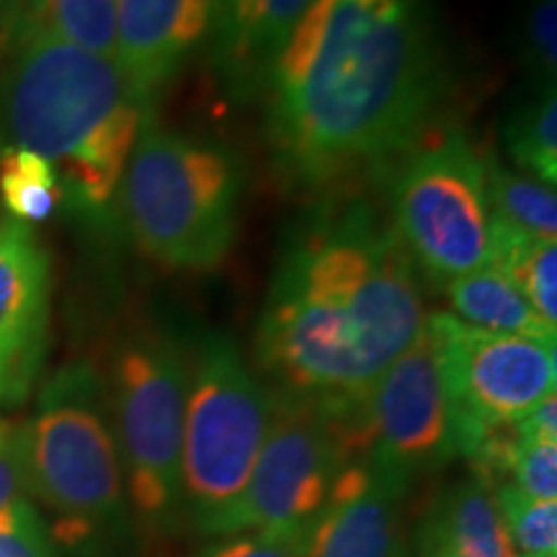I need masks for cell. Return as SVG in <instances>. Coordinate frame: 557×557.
Wrapping results in <instances>:
<instances>
[{
  "label": "cell",
  "mask_w": 557,
  "mask_h": 557,
  "mask_svg": "<svg viewBox=\"0 0 557 557\" xmlns=\"http://www.w3.org/2000/svg\"><path fill=\"white\" fill-rule=\"evenodd\" d=\"M267 83L278 165L315 189L413 150L444 94L418 0H312Z\"/></svg>",
  "instance_id": "6da1fadb"
},
{
  "label": "cell",
  "mask_w": 557,
  "mask_h": 557,
  "mask_svg": "<svg viewBox=\"0 0 557 557\" xmlns=\"http://www.w3.org/2000/svg\"><path fill=\"white\" fill-rule=\"evenodd\" d=\"M426 323L416 263L369 205L320 218L287 250L256 331L276 393L359 403Z\"/></svg>",
  "instance_id": "7a4b0ae2"
},
{
  "label": "cell",
  "mask_w": 557,
  "mask_h": 557,
  "mask_svg": "<svg viewBox=\"0 0 557 557\" xmlns=\"http://www.w3.org/2000/svg\"><path fill=\"white\" fill-rule=\"evenodd\" d=\"M148 120L150 101L114 60L41 26L13 45L0 88V135L5 148L50 160L62 197L83 212H99L114 199Z\"/></svg>",
  "instance_id": "3957f363"
},
{
  "label": "cell",
  "mask_w": 557,
  "mask_h": 557,
  "mask_svg": "<svg viewBox=\"0 0 557 557\" xmlns=\"http://www.w3.org/2000/svg\"><path fill=\"white\" fill-rule=\"evenodd\" d=\"M26 496L52 513V540L67 547L120 537L132 521L107 382L86 361L62 367L37 413L16 426Z\"/></svg>",
  "instance_id": "277c9868"
},
{
  "label": "cell",
  "mask_w": 557,
  "mask_h": 557,
  "mask_svg": "<svg viewBox=\"0 0 557 557\" xmlns=\"http://www.w3.org/2000/svg\"><path fill=\"white\" fill-rule=\"evenodd\" d=\"M122 199L148 259L173 271H212L238 233V160L148 120L124 171Z\"/></svg>",
  "instance_id": "5b68a950"
},
{
  "label": "cell",
  "mask_w": 557,
  "mask_h": 557,
  "mask_svg": "<svg viewBox=\"0 0 557 557\" xmlns=\"http://www.w3.org/2000/svg\"><path fill=\"white\" fill-rule=\"evenodd\" d=\"M271 418V389L233 341L201 336L186 354L181 511L212 537L246 487Z\"/></svg>",
  "instance_id": "8992f818"
},
{
  "label": "cell",
  "mask_w": 557,
  "mask_h": 557,
  "mask_svg": "<svg viewBox=\"0 0 557 557\" xmlns=\"http://www.w3.org/2000/svg\"><path fill=\"white\" fill-rule=\"evenodd\" d=\"M107 389L132 524L150 540L171 537L184 524L186 351L165 333H137L116 351Z\"/></svg>",
  "instance_id": "52a82bcc"
},
{
  "label": "cell",
  "mask_w": 557,
  "mask_h": 557,
  "mask_svg": "<svg viewBox=\"0 0 557 557\" xmlns=\"http://www.w3.org/2000/svg\"><path fill=\"white\" fill-rule=\"evenodd\" d=\"M348 459L338 418L315 400L271 389V418L243 493L212 537L308 540Z\"/></svg>",
  "instance_id": "ba28073f"
},
{
  "label": "cell",
  "mask_w": 557,
  "mask_h": 557,
  "mask_svg": "<svg viewBox=\"0 0 557 557\" xmlns=\"http://www.w3.org/2000/svg\"><path fill=\"white\" fill-rule=\"evenodd\" d=\"M393 220L410 261L438 282L491 263L485 158L468 137L442 135L403 163L393 186Z\"/></svg>",
  "instance_id": "9c48e42d"
},
{
  "label": "cell",
  "mask_w": 557,
  "mask_h": 557,
  "mask_svg": "<svg viewBox=\"0 0 557 557\" xmlns=\"http://www.w3.org/2000/svg\"><path fill=\"white\" fill-rule=\"evenodd\" d=\"M331 410L338 416L348 459H367L408 483L459 455L455 410L429 323L364 398Z\"/></svg>",
  "instance_id": "30bf717a"
},
{
  "label": "cell",
  "mask_w": 557,
  "mask_h": 557,
  "mask_svg": "<svg viewBox=\"0 0 557 557\" xmlns=\"http://www.w3.org/2000/svg\"><path fill=\"white\" fill-rule=\"evenodd\" d=\"M455 410L457 449L468 457L483 431L519 421L555 395V341L480 331L455 315L426 318Z\"/></svg>",
  "instance_id": "8fae6325"
},
{
  "label": "cell",
  "mask_w": 557,
  "mask_h": 557,
  "mask_svg": "<svg viewBox=\"0 0 557 557\" xmlns=\"http://www.w3.org/2000/svg\"><path fill=\"white\" fill-rule=\"evenodd\" d=\"M410 485L367 459L346 462L312 521L302 557H410Z\"/></svg>",
  "instance_id": "7c38bea8"
},
{
  "label": "cell",
  "mask_w": 557,
  "mask_h": 557,
  "mask_svg": "<svg viewBox=\"0 0 557 557\" xmlns=\"http://www.w3.org/2000/svg\"><path fill=\"white\" fill-rule=\"evenodd\" d=\"M50 261L32 230L0 225V403L29 395L47 351Z\"/></svg>",
  "instance_id": "4fadbf2b"
},
{
  "label": "cell",
  "mask_w": 557,
  "mask_h": 557,
  "mask_svg": "<svg viewBox=\"0 0 557 557\" xmlns=\"http://www.w3.org/2000/svg\"><path fill=\"white\" fill-rule=\"evenodd\" d=\"M214 0H120L114 62L143 99H152L205 39Z\"/></svg>",
  "instance_id": "5bb4252c"
},
{
  "label": "cell",
  "mask_w": 557,
  "mask_h": 557,
  "mask_svg": "<svg viewBox=\"0 0 557 557\" xmlns=\"http://www.w3.org/2000/svg\"><path fill=\"white\" fill-rule=\"evenodd\" d=\"M312 0H222L220 62L235 86L267 81Z\"/></svg>",
  "instance_id": "9a60e30c"
},
{
  "label": "cell",
  "mask_w": 557,
  "mask_h": 557,
  "mask_svg": "<svg viewBox=\"0 0 557 557\" xmlns=\"http://www.w3.org/2000/svg\"><path fill=\"white\" fill-rule=\"evenodd\" d=\"M447 297L455 318L472 329L542 341H555L557 336V329L534 312L524 292L496 267L451 278L447 282Z\"/></svg>",
  "instance_id": "2e32d148"
},
{
  "label": "cell",
  "mask_w": 557,
  "mask_h": 557,
  "mask_svg": "<svg viewBox=\"0 0 557 557\" xmlns=\"http://www.w3.org/2000/svg\"><path fill=\"white\" fill-rule=\"evenodd\" d=\"M423 521L472 557H517L498 517L493 491L478 478L459 480L442 491Z\"/></svg>",
  "instance_id": "e0dca14e"
},
{
  "label": "cell",
  "mask_w": 557,
  "mask_h": 557,
  "mask_svg": "<svg viewBox=\"0 0 557 557\" xmlns=\"http://www.w3.org/2000/svg\"><path fill=\"white\" fill-rule=\"evenodd\" d=\"M524 292L534 312L557 329V240H540L491 220V263Z\"/></svg>",
  "instance_id": "ac0fdd59"
},
{
  "label": "cell",
  "mask_w": 557,
  "mask_h": 557,
  "mask_svg": "<svg viewBox=\"0 0 557 557\" xmlns=\"http://www.w3.org/2000/svg\"><path fill=\"white\" fill-rule=\"evenodd\" d=\"M485 171L493 220L532 238H557V197L553 186L517 169H506L493 158H485Z\"/></svg>",
  "instance_id": "d6986e66"
},
{
  "label": "cell",
  "mask_w": 557,
  "mask_h": 557,
  "mask_svg": "<svg viewBox=\"0 0 557 557\" xmlns=\"http://www.w3.org/2000/svg\"><path fill=\"white\" fill-rule=\"evenodd\" d=\"M506 150L517 171L557 184V99L555 86L542 88V94L527 107H521L506 124Z\"/></svg>",
  "instance_id": "ffe728a7"
},
{
  "label": "cell",
  "mask_w": 557,
  "mask_h": 557,
  "mask_svg": "<svg viewBox=\"0 0 557 557\" xmlns=\"http://www.w3.org/2000/svg\"><path fill=\"white\" fill-rule=\"evenodd\" d=\"M0 197L11 218L21 222L47 220L65 201L50 160L21 148H5L0 156Z\"/></svg>",
  "instance_id": "44dd1931"
},
{
  "label": "cell",
  "mask_w": 557,
  "mask_h": 557,
  "mask_svg": "<svg viewBox=\"0 0 557 557\" xmlns=\"http://www.w3.org/2000/svg\"><path fill=\"white\" fill-rule=\"evenodd\" d=\"M120 0H45L37 26L81 50L114 60Z\"/></svg>",
  "instance_id": "7402d4cb"
},
{
  "label": "cell",
  "mask_w": 557,
  "mask_h": 557,
  "mask_svg": "<svg viewBox=\"0 0 557 557\" xmlns=\"http://www.w3.org/2000/svg\"><path fill=\"white\" fill-rule=\"evenodd\" d=\"M491 491L517 557H557V500L532 498L511 483Z\"/></svg>",
  "instance_id": "603a6c76"
},
{
  "label": "cell",
  "mask_w": 557,
  "mask_h": 557,
  "mask_svg": "<svg viewBox=\"0 0 557 557\" xmlns=\"http://www.w3.org/2000/svg\"><path fill=\"white\" fill-rule=\"evenodd\" d=\"M504 483L532 498L557 500V444L529 442L517 434Z\"/></svg>",
  "instance_id": "cb8c5ba5"
},
{
  "label": "cell",
  "mask_w": 557,
  "mask_h": 557,
  "mask_svg": "<svg viewBox=\"0 0 557 557\" xmlns=\"http://www.w3.org/2000/svg\"><path fill=\"white\" fill-rule=\"evenodd\" d=\"M557 3L555 0H529L524 18L527 65L537 75L542 88L555 86L557 70Z\"/></svg>",
  "instance_id": "d4e9b609"
},
{
  "label": "cell",
  "mask_w": 557,
  "mask_h": 557,
  "mask_svg": "<svg viewBox=\"0 0 557 557\" xmlns=\"http://www.w3.org/2000/svg\"><path fill=\"white\" fill-rule=\"evenodd\" d=\"M32 506L26 496L16 451V426L0 418V529L16 524L21 513Z\"/></svg>",
  "instance_id": "484cf974"
},
{
  "label": "cell",
  "mask_w": 557,
  "mask_h": 557,
  "mask_svg": "<svg viewBox=\"0 0 557 557\" xmlns=\"http://www.w3.org/2000/svg\"><path fill=\"white\" fill-rule=\"evenodd\" d=\"M0 557H58L54 540L34 504L16 524L0 529Z\"/></svg>",
  "instance_id": "4316f807"
},
{
  "label": "cell",
  "mask_w": 557,
  "mask_h": 557,
  "mask_svg": "<svg viewBox=\"0 0 557 557\" xmlns=\"http://www.w3.org/2000/svg\"><path fill=\"white\" fill-rule=\"evenodd\" d=\"M305 542L267 534H230L212 537L197 557H302Z\"/></svg>",
  "instance_id": "83f0119b"
},
{
  "label": "cell",
  "mask_w": 557,
  "mask_h": 557,
  "mask_svg": "<svg viewBox=\"0 0 557 557\" xmlns=\"http://www.w3.org/2000/svg\"><path fill=\"white\" fill-rule=\"evenodd\" d=\"M45 0H0V47H13L34 29Z\"/></svg>",
  "instance_id": "f1b7e54d"
},
{
  "label": "cell",
  "mask_w": 557,
  "mask_h": 557,
  "mask_svg": "<svg viewBox=\"0 0 557 557\" xmlns=\"http://www.w3.org/2000/svg\"><path fill=\"white\" fill-rule=\"evenodd\" d=\"M413 555L416 557H472L465 553V549L451 545L438 529H434L423 519L421 524H418V532L413 537Z\"/></svg>",
  "instance_id": "f546056e"
}]
</instances>
